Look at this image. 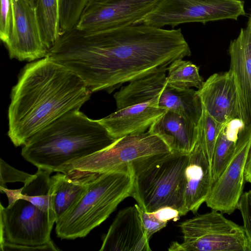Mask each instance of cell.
<instances>
[{
    "label": "cell",
    "instance_id": "obj_9",
    "mask_svg": "<svg viewBox=\"0 0 251 251\" xmlns=\"http://www.w3.org/2000/svg\"><path fill=\"white\" fill-rule=\"evenodd\" d=\"M171 151L159 137L148 131L116 139L103 149L74 161L66 172L73 169L97 174L106 173Z\"/></svg>",
    "mask_w": 251,
    "mask_h": 251
},
{
    "label": "cell",
    "instance_id": "obj_25",
    "mask_svg": "<svg viewBox=\"0 0 251 251\" xmlns=\"http://www.w3.org/2000/svg\"><path fill=\"white\" fill-rule=\"evenodd\" d=\"M13 19L11 0H0V38L6 45L10 35Z\"/></svg>",
    "mask_w": 251,
    "mask_h": 251
},
{
    "label": "cell",
    "instance_id": "obj_28",
    "mask_svg": "<svg viewBox=\"0 0 251 251\" xmlns=\"http://www.w3.org/2000/svg\"><path fill=\"white\" fill-rule=\"evenodd\" d=\"M243 222V227L251 241V190L243 193L237 204Z\"/></svg>",
    "mask_w": 251,
    "mask_h": 251
},
{
    "label": "cell",
    "instance_id": "obj_16",
    "mask_svg": "<svg viewBox=\"0 0 251 251\" xmlns=\"http://www.w3.org/2000/svg\"><path fill=\"white\" fill-rule=\"evenodd\" d=\"M135 205L117 214L103 238L100 251H151Z\"/></svg>",
    "mask_w": 251,
    "mask_h": 251
},
{
    "label": "cell",
    "instance_id": "obj_4",
    "mask_svg": "<svg viewBox=\"0 0 251 251\" xmlns=\"http://www.w3.org/2000/svg\"><path fill=\"white\" fill-rule=\"evenodd\" d=\"M133 185L131 165L98 174L76 202L55 222L57 236L73 240L87 236L106 220L121 201L131 196Z\"/></svg>",
    "mask_w": 251,
    "mask_h": 251
},
{
    "label": "cell",
    "instance_id": "obj_3",
    "mask_svg": "<svg viewBox=\"0 0 251 251\" xmlns=\"http://www.w3.org/2000/svg\"><path fill=\"white\" fill-rule=\"evenodd\" d=\"M115 140L98 120L75 109L31 137L23 146L21 154L37 168L64 173L74 161L103 149Z\"/></svg>",
    "mask_w": 251,
    "mask_h": 251
},
{
    "label": "cell",
    "instance_id": "obj_22",
    "mask_svg": "<svg viewBox=\"0 0 251 251\" xmlns=\"http://www.w3.org/2000/svg\"><path fill=\"white\" fill-rule=\"evenodd\" d=\"M43 42L49 51L61 35L58 0H38L35 7Z\"/></svg>",
    "mask_w": 251,
    "mask_h": 251
},
{
    "label": "cell",
    "instance_id": "obj_32",
    "mask_svg": "<svg viewBox=\"0 0 251 251\" xmlns=\"http://www.w3.org/2000/svg\"><path fill=\"white\" fill-rule=\"evenodd\" d=\"M247 25H248L251 26V14L249 18V20H248Z\"/></svg>",
    "mask_w": 251,
    "mask_h": 251
},
{
    "label": "cell",
    "instance_id": "obj_27",
    "mask_svg": "<svg viewBox=\"0 0 251 251\" xmlns=\"http://www.w3.org/2000/svg\"><path fill=\"white\" fill-rule=\"evenodd\" d=\"M135 205L139 211L145 235L149 240L154 233L164 228L168 222L159 219L153 212H148L143 210L138 204H135Z\"/></svg>",
    "mask_w": 251,
    "mask_h": 251
},
{
    "label": "cell",
    "instance_id": "obj_24",
    "mask_svg": "<svg viewBox=\"0 0 251 251\" xmlns=\"http://www.w3.org/2000/svg\"><path fill=\"white\" fill-rule=\"evenodd\" d=\"M224 125L215 120L203 108V111L199 122V142L203 148L211 164L217 139Z\"/></svg>",
    "mask_w": 251,
    "mask_h": 251
},
{
    "label": "cell",
    "instance_id": "obj_11",
    "mask_svg": "<svg viewBox=\"0 0 251 251\" xmlns=\"http://www.w3.org/2000/svg\"><path fill=\"white\" fill-rule=\"evenodd\" d=\"M251 145V125L240 130L234 152L226 168L213 183L205 201L206 205L230 215L237 209L243 193L245 170Z\"/></svg>",
    "mask_w": 251,
    "mask_h": 251
},
{
    "label": "cell",
    "instance_id": "obj_17",
    "mask_svg": "<svg viewBox=\"0 0 251 251\" xmlns=\"http://www.w3.org/2000/svg\"><path fill=\"white\" fill-rule=\"evenodd\" d=\"M168 110L157 105L156 99L116 110L98 120L115 139L145 132Z\"/></svg>",
    "mask_w": 251,
    "mask_h": 251
},
{
    "label": "cell",
    "instance_id": "obj_8",
    "mask_svg": "<svg viewBox=\"0 0 251 251\" xmlns=\"http://www.w3.org/2000/svg\"><path fill=\"white\" fill-rule=\"evenodd\" d=\"M183 242H173L170 251H251V241L243 226L212 209L179 225Z\"/></svg>",
    "mask_w": 251,
    "mask_h": 251
},
{
    "label": "cell",
    "instance_id": "obj_23",
    "mask_svg": "<svg viewBox=\"0 0 251 251\" xmlns=\"http://www.w3.org/2000/svg\"><path fill=\"white\" fill-rule=\"evenodd\" d=\"M199 67L189 61L176 60L167 68V82L178 89L196 87L200 89L203 79L199 74Z\"/></svg>",
    "mask_w": 251,
    "mask_h": 251
},
{
    "label": "cell",
    "instance_id": "obj_2",
    "mask_svg": "<svg viewBox=\"0 0 251 251\" xmlns=\"http://www.w3.org/2000/svg\"><path fill=\"white\" fill-rule=\"evenodd\" d=\"M92 92L75 73L48 56L26 64L12 89L8 136L24 145L68 112L80 109Z\"/></svg>",
    "mask_w": 251,
    "mask_h": 251
},
{
    "label": "cell",
    "instance_id": "obj_18",
    "mask_svg": "<svg viewBox=\"0 0 251 251\" xmlns=\"http://www.w3.org/2000/svg\"><path fill=\"white\" fill-rule=\"evenodd\" d=\"M184 207L185 213L196 214L205 201L213 184L211 164L202 146L197 141L189 154L185 170Z\"/></svg>",
    "mask_w": 251,
    "mask_h": 251
},
{
    "label": "cell",
    "instance_id": "obj_7",
    "mask_svg": "<svg viewBox=\"0 0 251 251\" xmlns=\"http://www.w3.org/2000/svg\"><path fill=\"white\" fill-rule=\"evenodd\" d=\"M167 71L154 72L122 86L114 95L117 110L154 98L158 106L176 112L198 125L203 106L197 91L170 86L167 82Z\"/></svg>",
    "mask_w": 251,
    "mask_h": 251
},
{
    "label": "cell",
    "instance_id": "obj_26",
    "mask_svg": "<svg viewBox=\"0 0 251 251\" xmlns=\"http://www.w3.org/2000/svg\"><path fill=\"white\" fill-rule=\"evenodd\" d=\"M0 187H6V184L10 182H21L24 184L33 176L13 168L2 159H0Z\"/></svg>",
    "mask_w": 251,
    "mask_h": 251
},
{
    "label": "cell",
    "instance_id": "obj_13",
    "mask_svg": "<svg viewBox=\"0 0 251 251\" xmlns=\"http://www.w3.org/2000/svg\"><path fill=\"white\" fill-rule=\"evenodd\" d=\"M13 19L5 45L11 59L32 61L48 55L40 34L35 7L25 0H11Z\"/></svg>",
    "mask_w": 251,
    "mask_h": 251
},
{
    "label": "cell",
    "instance_id": "obj_19",
    "mask_svg": "<svg viewBox=\"0 0 251 251\" xmlns=\"http://www.w3.org/2000/svg\"><path fill=\"white\" fill-rule=\"evenodd\" d=\"M148 131L159 137L171 151L183 153H190L198 138L197 125L168 110L151 125Z\"/></svg>",
    "mask_w": 251,
    "mask_h": 251
},
{
    "label": "cell",
    "instance_id": "obj_20",
    "mask_svg": "<svg viewBox=\"0 0 251 251\" xmlns=\"http://www.w3.org/2000/svg\"><path fill=\"white\" fill-rule=\"evenodd\" d=\"M98 175L71 169L50 177L51 203L56 222L76 202Z\"/></svg>",
    "mask_w": 251,
    "mask_h": 251
},
{
    "label": "cell",
    "instance_id": "obj_6",
    "mask_svg": "<svg viewBox=\"0 0 251 251\" xmlns=\"http://www.w3.org/2000/svg\"><path fill=\"white\" fill-rule=\"evenodd\" d=\"M1 251H59L50 237L55 215L31 201L18 199L0 203Z\"/></svg>",
    "mask_w": 251,
    "mask_h": 251
},
{
    "label": "cell",
    "instance_id": "obj_15",
    "mask_svg": "<svg viewBox=\"0 0 251 251\" xmlns=\"http://www.w3.org/2000/svg\"><path fill=\"white\" fill-rule=\"evenodd\" d=\"M197 92L203 108L219 123L239 118L236 89L229 71L210 75Z\"/></svg>",
    "mask_w": 251,
    "mask_h": 251
},
{
    "label": "cell",
    "instance_id": "obj_30",
    "mask_svg": "<svg viewBox=\"0 0 251 251\" xmlns=\"http://www.w3.org/2000/svg\"><path fill=\"white\" fill-rule=\"evenodd\" d=\"M245 181L251 184V145L250 148L245 170Z\"/></svg>",
    "mask_w": 251,
    "mask_h": 251
},
{
    "label": "cell",
    "instance_id": "obj_29",
    "mask_svg": "<svg viewBox=\"0 0 251 251\" xmlns=\"http://www.w3.org/2000/svg\"><path fill=\"white\" fill-rule=\"evenodd\" d=\"M152 212L157 218L167 222L176 221L180 217L179 212L171 207H162Z\"/></svg>",
    "mask_w": 251,
    "mask_h": 251
},
{
    "label": "cell",
    "instance_id": "obj_12",
    "mask_svg": "<svg viewBox=\"0 0 251 251\" xmlns=\"http://www.w3.org/2000/svg\"><path fill=\"white\" fill-rule=\"evenodd\" d=\"M160 0H89L75 26L82 31L112 29L136 25Z\"/></svg>",
    "mask_w": 251,
    "mask_h": 251
},
{
    "label": "cell",
    "instance_id": "obj_1",
    "mask_svg": "<svg viewBox=\"0 0 251 251\" xmlns=\"http://www.w3.org/2000/svg\"><path fill=\"white\" fill-rule=\"evenodd\" d=\"M191 51L181 29L144 24L62 34L48 56L78 75L92 92H112L123 84L167 70Z\"/></svg>",
    "mask_w": 251,
    "mask_h": 251
},
{
    "label": "cell",
    "instance_id": "obj_5",
    "mask_svg": "<svg viewBox=\"0 0 251 251\" xmlns=\"http://www.w3.org/2000/svg\"><path fill=\"white\" fill-rule=\"evenodd\" d=\"M190 153L176 151L154 155L131 165L133 185L131 196L144 211L164 207L184 216L185 170Z\"/></svg>",
    "mask_w": 251,
    "mask_h": 251
},
{
    "label": "cell",
    "instance_id": "obj_31",
    "mask_svg": "<svg viewBox=\"0 0 251 251\" xmlns=\"http://www.w3.org/2000/svg\"><path fill=\"white\" fill-rule=\"evenodd\" d=\"M32 6L35 7L38 0H25Z\"/></svg>",
    "mask_w": 251,
    "mask_h": 251
},
{
    "label": "cell",
    "instance_id": "obj_21",
    "mask_svg": "<svg viewBox=\"0 0 251 251\" xmlns=\"http://www.w3.org/2000/svg\"><path fill=\"white\" fill-rule=\"evenodd\" d=\"M245 126L239 118L224 125L217 139L211 162L213 183L222 174L231 157L239 134Z\"/></svg>",
    "mask_w": 251,
    "mask_h": 251
},
{
    "label": "cell",
    "instance_id": "obj_14",
    "mask_svg": "<svg viewBox=\"0 0 251 251\" xmlns=\"http://www.w3.org/2000/svg\"><path fill=\"white\" fill-rule=\"evenodd\" d=\"M230 67L236 86L239 118L251 125V26L242 28L228 48Z\"/></svg>",
    "mask_w": 251,
    "mask_h": 251
},
{
    "label": "cell",
    "instance_id": "obj_10",
    "mask_svg": "<svg viewBox=\"0 0 251 251\" xmlns=\"http://www.w3.org/2000/svg\"><path fill=\"white\" fill-rule=\"evenodd\" d=\"M245 14L244 1L241 0H160L136 25L174 27L188 23L237 20Z\"/></svg>",
    "mask_w": 251,
    "mask_h": 251
}]
</instances>
